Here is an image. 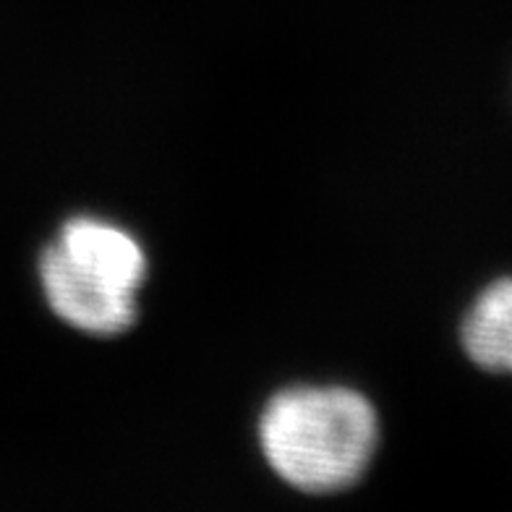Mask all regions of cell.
<instances>
[{"label": "cell", "instance_id": "obj_1", "mask_svg": "<svg viewBox=\"0 0 512 512\" xmlns=\"http://www.w3.org/2000/svg\"><path fill=\"white\" fill-rule=\"evenodd\" d=\"M259 442L272 471L298 492L332 494L356 484L379 442L374 405L345 387H296L267 403Z\"/></svg>", "mask_w": 512, "mask_h": 512}, {"label": "cell", "instance_id": "obj_2", "mask_svg": "<svg viewBox=\"0 0 512 512\" xmlns=\"http://www.w3.org/2000/svg\"><path fill=\"white\" fill-rule=\"evenodd\" d=\"M40 280L50 309L89 335H118L136 322V296L81 272L58 246L40 259Z\"/></svg>", "mask_w": 512, "mask_h": 512}, {"label": "cell", "instance_id": "obj_3", "mask_svg": "<svg viewBox=\"0 0 512 512\" xmlns=\"http://www.w3.org/2000/svg\"><path fill=\"white\" fill-rule=\"evenodd\" d=\"M55 246L81 272L131 296H136V290L142 288L147 277V256L139 241L128 236L126 230L95 217H76L63 225Z\"/></svg>", "mask_w": 512, "mask_h": 512}, {"label": "cell", "instance_id": "obj_4", "mask_svg": "<svg viewBox=\"0 0 512 512\" xmlns=\"http://www.w3.org/2000/svg\"><path fill=\"white\" fill-rule=\"evenodd\" d=\"M463 348L481 369L512 374V277L476 298L463 322Z\"/></svg>", "mask_w": 512, "mask_h": 512}]
</instances>
